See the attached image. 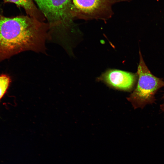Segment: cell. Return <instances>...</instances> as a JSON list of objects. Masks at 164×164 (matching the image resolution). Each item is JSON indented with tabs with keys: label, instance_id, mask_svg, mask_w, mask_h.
I'll list each match as a JSON object with an SVG mask.
<instances>
[{
	"label": "cell",
	"instance_id": "cell-7",
	"mask_svg": "<svg viewBox=\"0 0 164 164\" xmlns=\"http://www.w3.org/2000/svg\"><path fill=\"white\" fill-rule=\"evenodd\" d=\"M11 82V78L8 75H0V100L6 92Z\"/></svg>",
	"mask_w": 164,
	"mask_h": 164
},
{
	"label": "cell",
	"instance_id": "cell-8",
	"mask_svg": "<svg viewBox=\"0 0 164 164\" xmlns=\"http://www.w3.org/2000/svg\"><path fill=\"white\" fill-rule=\"evenodd\" d=\"M163 98L164 99V94L163 97ZM160 109L164 113V102L162 104H161L160 106Z\"/></svg>",
	"mask_w": 164,
	"mask_h": 164
},
{
	"label": "cell",
	"instance_id": "cell-6",
	"mask_svg": "<svg viewBox=\"0 0 164 164\" xmlns=\"http://www.w3.org/2000/svg\"><path fill=\"white\" fill-rule=\"evenodd\" d=\"M5 3L15 4L18 7L24 9L27 15L38 20L43 21L44 15L37 8L33 0H3Z\"/></svg>",
	"mask_w": 164,
	"mask_h": 164
},
{
	"label": "cell",
	"instance_id": "cell-3",
	"mask_svg": "<svg viewBox=\"0 0 164 164\" xmlns=\"http://www.w3.org/2000/svg\"><path fill=\"white\" fill-rule=\"evenodd\" d=\"M47 19L50 28L68 29L75 18L72 0H33Z\"/></svg>",
	"mask_w": 164,
	"mask_h": 164
},
{
	"label": "cell",
	"instance_id": "cell-4",
	"mask_svg": "<svg viewBox=\"0 0 164 164\" xmlns=\"http://www.w3.org/2000/svg\"><path fill=\"white\" fill-rule=\"evenodd\" d=\"M75 18L85 20L98 19L106 20L113 15L112 7L125 0H72Z\"/></svg>",
	"mask_w": 164,
	"mask_h": 164
},
{
	"label": "cell",
	"instance_id": "cell-2",
	"mask_svg": "<svg viewBox=\"0 0 164 164\" xmlns=\"http://www.w3.org/2000/svg\"><path fill=\"white\" fill-rule=\"evenodd\" d=\"M139 54V62L137 73V84L128 98L135 109L143 108L148 104L154 103L156 93L160 88L164 87L162 80L154 76L149 70L140 51Z\"/></svg>",
	"mask_w": 164,
	"mask_h": 164
},
{
	"label": "cell",
	"instance_id": "cell-1",
	"mask_svg": "<svg viewBox=\"0 0 164 164\" xmlns=\"http://www.w3.org/2000/svg\"><path fill=\"white\" fill-rule=\"evenodd\" d=\"M49 27L28 15L9 17L0 14V62L25 51L44 50Z\"/></svg>",
	"mask_w": 164,
	"mask_h": 164
},
{
	"label": "cell",
	"instance_id": "cell-5",
	"mask_svg": "<svg viewBox=\"0 0 164 164\" xmlns=\"http://www.w3.org/2000/svg\"><path fill=\"white\" fill-rule=\"evenodd\" d=\"M138 75L134 73L115 69H110L103 73L98 79L115 89L130 91L134 87Z\"/></svg>",
	"mask_w": 164,
	"mask_h": 164
}]
</instances>
